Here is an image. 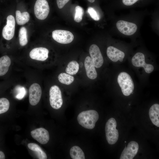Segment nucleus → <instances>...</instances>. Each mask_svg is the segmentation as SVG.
Segmentation results:
<instances>
[{
  "label": "nucleus",
  "mask_w": 159,
  "mask_h": 159,
  "mask_svg": "<svg viewBox=\"0 0 159 159\" xmlns=\"http://www.w3.org/2000/svg\"><path fill=\"white\" fill-rule=\"evenodd\" d=\"M98 112L94 110L83 111L80 113L77 117L79 123L84 128L92 129L94 128L99 119Z\"/></svg>",
  "instance_id": "obj_1"
},
{
  "label": "nucleus",
  "mask_w": 159,
  "mask_h": 159,
  "mask_svg": "<svg viewBox=\"0 0 159 159\" xmlns=\"http://www.w3.org/2000/svg\"><path fill=\"white\" fill-rule=\"evenodd\" d=\"M117 80L123 94L125 96L130 95L133 91L134 86L130 75L126 72H121L118 75Z\"/></svg>",
  "instance_id": "obj_2"
},
{
  "label": "nucleus",
  "mask_w": 159,
  "mask_h": 159,
  "mask_svg": "<svg viewBox=\"0 0 159 159\" xmlns=\"http://www.w3.org/2000/svg\"><path fill=\"white\" fill-rule=\"evenodd\" d=\"M117 123L113 118L109 119L105 126V135L107 140L109 144L113 145L117 141L119 137V133L116 129Z\"/></svg>",
  "instance_id": "obj_3"
},
{
  "label": "nucleus",
  "mask_w": 159,
  "mask_h": 159,
  "mask_svg": "<svg viewBox=\"0 0 159 159\" xmlns=\"http://www.w3.org/2000/svg\"><path fill=\"white\" fill-rule=\"evenodd\" d=\"M35 15L38 19L43 20L48 16L49 7L47 0H36L34 6Z\"/></svg>",
  "instance_id": "obj_4"
},
{
  "label": "nucleus",
  "mask_w": 159,
  "mask_h": 159,
  "mask_svg": "<svg viewBox=\"0 0 159 159\" xmlns=\"http://www.w3.org/2000/svg\"><path fill=\"white\" fill-rule=\"evenodd\" d=\"M49 95L51 106L55 109L60 108L63 104V99L59 87L56 85L52 86L50 89Z\"/></svg>",
  "instance_id": "obj_5"
},
{
  "label": "nucleus",
  "mask_w": 159,
  "mask_h": 159,
  "mask_svg": "<svg viewBox=\"0 0 159 159\" xmlns=\"http://www.w3.org/2000/svg\"><path fill=\"white\" fill-rule=\"evenodd\" d=\"M52 37L55 41L63 44L71 43L74 38L73 35L71 32L63 30H54L52 32Z\"/></svg>",
  "instance_id": "obj_6"
},
{
  "label": "nucleus",
  "mask_w": 159,
  "mask_h": 159,
  "mask_svg": "<svg viewBox=\"0 0 159 159\" xmlns=\"http://www.w3.org/2000/svg\"><path fill=\"white\" fill-rule=\"evenodd\" d=\"M42 93L41 86L38 83L32 84L29 89V101L32 105H37L41 98Z\"/></svg>",
  "instance_id": "obj_7"
},
{
  "label": "nucleus",
  "mask_w": 159,
  "mask_h": 159,
  "mask_svg": "<svg viewBox=\"0 0 159 159\" xmlns=\"http://www.w3.org/2000/svg\"><path fill=\"white\" fill-rule=\"evenodd\" d=\"M132 63L135 67H143L148 73H151L154 70L153 65L145 63V56L141 52H138L133 56L132 59Z\"/></svg>",
  "instance_id": "obj_8"
},
{
  "label": "nucleus",
  "mask_w": 159,
  "mask_h": 159,
  "mask_svg": "<svg viewBox=\"0 0 159 159\" xmlns=\"http://www.w3.org/2000/svg\"><path fill=\"white\" fill-rule=\"evenodd\" d=\"M6 19V24L3 29L2 34L5 39L9 40L11 39L14 36L15 21L14 16L12 15L8 16Z\"/></svg>",
  "instance_id": "obj_9"
},
{
  "label": "nucleus",
  "mask_w": 159,
  "mask_h": 159,
  "mask_svg": "<svg viewBox=\"0 0 159 159\" xmlns=\"http://www.w3.org/2000/svg\"><path fill=\"white\" fill-rule=\"evenodd\" d=\"M116 26L121 33L126 35H131L137 31V26L134 23L120 20L116 23Z\"/></svg>",
  "instance_id": "obj_10"
},
{
  "label": "nucleus",
  "mask_w": 159,
  "mask_h": 159,
  "mask_svg": "<svg viewBox=\"0 0 159 159\" xmlns=\"http://www.w3.org/2000/svg\"><path fill=\"white\" fill-rule=\"evenodd\" d=\"M89 52L95 67L97 68L101 67L103 64L104 60L98 47L95 44L92 45L90 47Z\"/></svg>",
  "instance_id": "obj_11"
},
{
  "label": "nucleus",
  "mask_w": 159,
  "mask_h": 159,
  "mask_svg": "<svg viewBox=\"0 0 159 159\" xmlns=\"http://www.w3.org/2000/svg\"><path fill=\"white\" fill-rule=\"evenodd\" d=\"M139 149L138 143L135 141L130 142L125 146L121 155L120 159H132L137 154Z\"/></svg>",
  "instance_id": "obj_12"
},
{
  "label": "nucleus",
  "mask_w": 159,
  "mask_h": 159,
  "mask_svg": "<svg viewBox=\"0 0 159 159\" xmlns=\"http://www.w3.org/2000/svg\"><path fill=\"white\" fill-rule=\"evenodd\" d=\"M32 137L40 143H47L49 139L48 131L46 129L41 127L35 129L31 132Z\"/></svg>",
  "instance_id": "obj_13"
},
{
  "label": "nucleus",
  "mask_w": 159,
  "mask_h": 159,
  "mask_svg": "<svg viewBox=\"0 0 159 159\" xmlns=\"http://www.w3.org/2000/svg\"><path fill=\"white\" fill-rule=\"evenodd\" d=\"M49 51L46 48L36 47L32 49L29 53V57L32 59L43 61L48 57Z\"/></svg>",
  "instance_id": "obj_14"
},
{
  "label": "nucleus",
  "mask_w": 159,
  "mask_h": 159,
  "mask_svg": "<svg viewBox=\"0 0 159 159\" xmlns=\"http://www.w3.org/2000/svg\"><path fill=\"white\" fill-rule=\"evenodd\" d=\"M107 54L109 58L114 62H116L118 60L122 62L125 56L124 52L111 46L107 47Z\"/></svg>",
  "instance_id": "obj_15"
},
{
  "label": "nucleus",
  "mask_w": 159,
  "mask_h": 159,
  "mask_svg": "<svg viewBox=\"0 0 159 159\" xmlns=\"http://www.w3.org/2000/svg\"><path fill=\"white\" fill-rule=\"evenodd\" d=\"M87 75L90 79L94 80L97 77V73L91 58L87 56L84 62Z\"/></svg>",
  "instance_id": "obj_16"
},
{
  "label": "nucleus",
  "mask_w": 159,
  "mask_h": 159,
  "mask_svg": "<svg viewBox=\"0 0 159 159\" xmlns=\"http://www.w3.org/2000/svg\"><path fill=\"white\" fill-rule=\"evenodd\" d=\"M149 114L153 123L159 127V105L155 104L152 105L149 109Z\"/></svg>",
  "instance_id": "obj_17"
},
{
  "label": "nucleus",
  "mask_w": 159,
  "mask_h": 159,
  "mask_svg": "<svg viewBox=\"0 0 159 159\" xmlns=\"http://www.w3.org/2000/svg\"><path fill=\"white\" fill-rule=\"evenodd\" d=\"M11 63V60L7 55L0 58V76L5 75L7 72Z\"/></svg>",
  "instance_id": "obj_18"
},
{
  "label": "nucleus",
  "mask_w": 159,
  "mask_h": 159,
  "mask_svg": "<svg viewBox=\"0 0 159 159\" xmlns=\"http://www.w3.org/2000/svg\"><path fill=\"white\" fill-rule=\"evenodd\" d=\"M30 16L26 11L21 13L19 10L16 11V23L19 25H23L28 22L29 20Z\"/></svg>",
  "instance_id": "obj_19"
},
{
  "label": "nucleus",
  "mask_w": 159,
  "mask_h": 159,
  "mask_svg": "<svg viewBox=\"0 0 159 159\" xmlns=\"http://www.w3.org/2000/svg\"><path fill=\"white\" fill-rule=\"evenodd\" d=\"M28 148L31 150L35 151L38 158L39 159H47V155L45 153L38 145L33 143L28 144Z\"/></svg>",
  "instance_id": "obj_20"
},
{
  "label": "nucleus",
  "mask_w": 159,
  "mask_h": 159,
  "mask_svg": "<svg viewBox=\"0 0 159 159\" xmlns=\"http://www.w3.org/2000/svg\"><path fill=\"white\" fill-rule=\"evenodd\" d=\"M70 155L73 159H85L84 153L78 146H74L72 147L70 150Z\"/></svg>",
  "instance_id": "obj_21"
},
{
  "label": "nucleus",
  "mask_w": 159,
  "mask_h": 159,
  "mask_svg": "<svg viewBox=\"0 0 159 159\" xmlns=\"http://www.w3.org/2000/svg\"><path fill=\"white\" fill-rule=\"evenodd\" d=\"M79 67V64L77 61H72L68 64L65 69L66 72L71 75H74L78 72Z\"/></svg>",
  "instance_id": "obj_22"
},
{
  "label": "nucleus",
  "mask_w": 159,
  "mask_h": 159,
  "mask_svg": "<svg viewBox=\"0 0 159 159\" xmlns=\"http://www.w3.org/2000/svg\"><path fill=\"white\" fill-rule=\"evenodd\" d=\"M58 78L61 83L66 85L70 84L74 80V78L72 76L65 73H60Z\"/></svg>",
  "instance_id": "obj_23"
},
{
  "label": "nucleus",
  "mask_w": 159,
  "mask_h": 159,
  "mask_svg": "<svg viewBox=\"0 0 159 159\" xmlns=\"http://www.w3.org/2000/svg\"><path fill=\"white\" fill-rule=\"evenodd\" d=\"M19 44L21 46H24L27 44V31L26 28L22 27L20 28L19 32Z\"/></svg>",
  "instance_id": "obj_24"
},
{
  "label": "nucleus",
  "mask_w": 159,
  "mask_h": 159,
  "mask_svg": "<svg viewBox=\"0 0 159 159\" xmlns=\"http://www.w3.org/2000/svg\"><path fill=\"white\" fill-rule=\"evenodd\" d=\"M10 106L9 100L5 98H0V114L6 112Z\"/></svg>",
  "instance_id": "obj_25"
},
{
  "label": "nucleus",
  "mask_w": 159,
  "mask_h": 159,
  "mask_svg": "<svg viewBox=\"0 0 159 159\" xmlns=\"http://www.w3.org/2000/svg\"><path fill=\"white\" fill-rule=\"evenodd\" d=\"M75 11L74 21L77 22H80L82 19L84 14V10L81 7L77 6L75 8Z\"/></svg>",
  "instance_id": "obj_26"
},
{
  "label": "nucleus",
  "mask_w": 159,
  "mask_h": 159,
  "mask_svg": "<svg viewBox=\"0 0 159 159\" xmlns=\"http://www.w3.org/2000/svg\"><path fill=\"white\" fill-rule=\"evenodd\" d=\"M87 11L91 17L94 20L98 21L100 20V16L94 8L90 7L88 8Z\"/></svg>",
  "instance_id": "obj_27"
},
{
  "label": "nucleus",
  "mask_w": 159,
  "mask_h": 159,
  "mask_svg": "<svg viewBox=\"0 0 159 159\" xmlns=\"http://www.w3.org/2000/svg\"><path fill=\"white\" fill-rule=\"evenodd\" d=\"M69 0H56L57 4L59 8L62 9Z\"/></svg>",
  "instance_id": "obj_28"
},
{
  "label": "nucleus",
  "mask_w": 159,
  "mask_h": 159,
  "mask_svg": "<svg viewBox=\"0 0 159 159\" xmlns=\"http://www.w3.org/2000/svg\"><path fill=\"white\" fill-rule=\"evenodd\" d=\"M138 0H122L124 4L126 6H131L135 3Z\"/></svg>",
  "instance_id": "obj_29"
},
{
  "label": "nucleus",
  "mask_w": 159,
  "mask_h": 159,
  "mask_svg": "<svg viewBox=\"0 0 159 159\" xmlns=\"http://www.w3.org/2000/svg\"><path fill=\"white\" fill-rule=\"evenodd\" d=\"M5 158V156L4 153L0 151V159H4Z\"/></svg>",
  "instance_id": "obj_30"
},
{
  "label": "nucleus",
  "mask_w": 159,
  "mask_h": 159,
  "mask_svg": "<svg viewBox=\"0 0 159 159\" xmlns=\"http://www.w3.org/2000/svg\"><path fill=\"white\" fill-rule=\"evenodd\" d=\"M87 0L90 2L92 3V2H94L95 0Z\"/></svg>",
  "instance_id": "obj_31"
}]
</instances>
